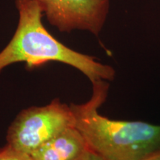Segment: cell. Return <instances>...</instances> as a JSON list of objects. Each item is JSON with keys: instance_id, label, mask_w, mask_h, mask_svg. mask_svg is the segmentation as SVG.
I'll use <instances>...</instances> for the list:
<instances>
[{"instance_id": "1", "label": "cell", "mask_w": 160, "mask_h": 160, "mask_svg": "<svg viewBox=\"0 0 160 160\" xmlns=\"http://www.w3.org/2000/svg\"><path fill=\"white\" fill-rule=\"evenodd\" d=\"M109 83H92L91 99L82 104L71 103L75 128L88 147L105 160H139L160 149V125L143 121L111 119L99 113L106 101Z\"/></svg>"}, {"instance_id": "2", "label": "cell", "mask_w": 160, "mask_h": 160, "mask_svg": "<svg viewBox=\"0 0 160 160\" xmlns=\"http://www.w3.org/2000/svg\"><path fill=\"white\" fill-rule=\"evenodd\" d=\"M16 6L19 22L11 40L0 52V72L18 62L37 67L49 62H58L79 70L91 83L114 79L116 71L112 66L70 48L53 37L44 27L42 11L35 1L16 0Z\"/></svg>"}, {"instance_id": "3", "label": "cell", "mask_w": 160, "mask_h": 160, "mask_svg": "<svg viewBox=\"0 0 160 160\" xmlns=\"http://www.w3.org/2000/svg\"><path fill=\"white\" fill-rule=\"evenodd\" d=\"M75 121L70 105L56 99L42 107L24 109L17 116L7 133L8 145L31 153L71 127Z\"/></svg>"}, {"instance_id": "4", "label": "cell", "mask_w": 160, "mask_h": 160, "mask_svg": "<svg viewBox=\"0 0 160 160\" xmlns=\"http://www.w3.org/2000/svg\"><path fill=\"white\" fill-rule=\"evenodd\" d=\"M60 32L79 30L98 37L107 20L110 0H33Z\"/></svg>"}, {"instance_id": "5", "label": "cell", "mask_w": 160, "mask_h": 160, "mask_svg": "<svg viewBox=\"0 0 160 160\" xmlns=\"http://www.w3.org/2000/svg\"><path fill=\"white\" fill-rule=\"evenodd\" d=\"M88 148L85 138L71 127L31 153L33 160H76Z\"/></svg>"}, {"instance_id": "6", "label": "cell", "mask_w": 160, "mask_h": 160, "mask_svg": "<svg viewBox=\"0 0 160 160\" xmlns=\"http://www.w3.org/2000/svg\"><path fill=\"white\" fill-rule=\"evenodd\" d=\"M0 160H33L30 153L7 145L0 148Z\"/></svg>"}, {"instance_id": "7", "label": "cell", "mask_w": 160, "mask_h": 160, "mask_svg": "<svg viewBox=\"0 0 160 160\" xmlns=\"http://www.w3.org/2000/svg\"><path fill=\"white\" fill-rule=\"evenodd\" d=\"M76 160H105L95 152L88 148L84 153Z\"/></svg>"}, {"instance_id": "8", "label": "cell", "mask_w": 160, "mask_h": 160, "mask_svg": "<svg viewBox=\"0 0 160 160\" xmlns=\"http://www.w3.org/2000/svg\"><path fill=\"white\" fill-rule=\"evenodd\" d=\"M139 160H160V149L145 156V157L142 158Z\"/></svg>"}]
</instances>
